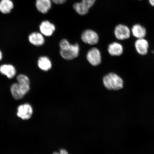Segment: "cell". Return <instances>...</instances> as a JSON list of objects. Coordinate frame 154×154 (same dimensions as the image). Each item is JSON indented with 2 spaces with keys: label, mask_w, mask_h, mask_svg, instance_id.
<instances>
[{
  "label": "cell",
  "mask_w": 154,
  "mask_h": 154,
  "mask_svg": "<svg viewBox=\"0 0 154 154\" xmlns=\"http://www.w3.org/2000/svg\"><path fill=\"white\" fill-rule=\"evenodd\" d=\"M19 88L24 96L29 91L30 81L27 76L23 74L19 75L17 77Z\"/></svg>",
  "instance_id": "cell-8"
},
{
  "label": "cell",
  "mask_w": 154,
  "mask_h": 154,
  "mask_svg": "<svg viewBox=\"0 0 154 154\" xmlns=\"http://www.w3.org/2000/svg\"><path fill=\"white\" fill-rule=\"evenodd\" d=\"M11 94L15 99L20 100L23 97L24 95L21 92L18 83L13 84L11 86Z\"/></svg>",
  "instance_id": "cell-18"
},
{
  "label": "cell",
  "mask_w": 154,
  "mask_h": 154,
  "mask_svg": "<svg viewBox=\"0 0 154 154\" xmlns=\"http://www.w3.org/2000/svg\"><path fill=\"white\" fill-rule=\"evenodd\" d=\"M53 154H69L66 150L64 149H61L59 153L55 152Z\"/></svg>",
  "instance_id": "cell-22"
},
{
  "label": "cell",
  "mask_w": 154,
  "mask_h": 154,
  "mask_svg": "<svg viewBox=\"0 0 154 154\" xmlns=\"http://www.w3.org/2000/svg\"><path fill=\"white\" fill-rule=\"evenodd\" d=\"M108 51L109 54L112 56H120L123 53L124 48L121 44L114 42L109 44Z\"/></svg>",
  "instance_id": "cell-11"
},
{
  "label": "cell",
  "mask_w": 154,
  "mask_h": 154,
  "mask_svg": "<svg viewBox=\"0 0 154 154\" xmlns=\"http://www.w3.org/2000/svg\"><path fill=\"white\" fill-rule=\"evenodd\" d=\"M32 111L31 106L28 103L24 104L19 106L17 114L23 120H28L31 117Z\"/></svg>",
  "instance_id": "cell-6"
},
{
  "label": "cell",
  "mask_w": 154,
  "mask_h": 154,
  "mask_svg": "<svg viewBox=\"0 0 154 154\" xmlns=\"http://www.w3.org/2000/svg\"><path fill=\"white\" fill-rule=\"evenodd\" d=\"M96 0H81L82 2L90 9L95 4Z\"/></svg>",
  "instance_id": "cell-19"
},
{
  "label": "cell",
  "mask_w": 154,
  "mask_h": 154,
  "mask_svg": "<svg viewBox=\"0 0 154 154\" xmlns=\"http://www.w3.org/2000/svg\"><path fill=\"white\" fill-rule=\"evenodd\" d=\"M70 45V44L66 39H63L61 40L60 43V49H63L65 48L68 47Z\"/></svg>",
  "instance_id": "cell-20"
},
{
  "label": "cell",
  "mask_w": 154,
  "mask_h": 154,
  "mask_svg": "<svg viewBox=\"0 0 154 154\" xmlns=\"http://www.w3.org/2000/svg\"><path fill=\"white\" fill-rule=\"evenodd\" d=\"M87 59L90 64L94 66H97L101 63V57L100 52L97 48L90 49L87 55Z\"/></svg>",
  "instance_id": "cell-5"
},
{
  "label": "cell",
  "mask_w": 154,
  "mask_h": 154,
  "mask_svg": "<svg viewBox=\"0 0 154 154\" xmlns=\"http://www.w3.org/2000/svg\"><path fill=\"white\" fill-rule=\"evenodd\" d=\"M55 29V25L48 20L43 21L40 26V32L42 34L47 36L52 35Z\"/></svg>",
  "instance_id": "cell-9"
},
{
  "label": "cell",
  "mask_w": 154,
  "mask_h": 154,
  "mask_svg": "<svg viewBox=\"0 0 154 154\" xmlns=\"http://www.w3.org/2000/svg\"><path fill=\"white\" fill-rule=\"evenodd\" d=\"M29 40L32 45L40 46L43 45L45 42L43 36L41 34L35 32L30 35Z\"/></svg>",
  "instance_id": "cell-13"
},
{
  "label": "cell",
  "mask_w": 154,
  "mask_h": 154,
  "mask_svg": "<svg viewBox=\"0 0 154 154\" xmlns=\"http://www.w3.org/2000/svg\"><path fill=\"white\" fill-rule=\"evenodd\" d=\"M134 47L137 52L140 55L144 56L147 55L149 49V43L144 38H139L135 42Z\"/></svg>",
  "instance_id": "cell-7"
},
{
  "label": "cell",
  "mask_w": 154,
  "mask_h": 154,
  "mask_svg": "<svg viewBox=\"0 0 154 154\" xmlns=\"http://www.w3.org/2000/svg\"><path fill=\"white\" fill-rule=\"evenodd\" d=\"M36 7L38 11L42 14H46L52 7L51 0H36Z\"/></svg>",
  "instance_id": "cell-10"
},
{
  "label": "cell",
  "mask_w": 154,
  "mask_h": 154,
  "mask_svg": "<svg viewBox=\"0 0 154 154\" xmlns=\"http://www.w3.org/2000/svg\"><path fill=\"white\" fill-rule=\"evenodd\" d=\"M105 87L109 90H120L124 87V82L122 78L114 73H109L103 78Z\"/></svg>",
  "instance_id": "cell-1"
},
{
  "label": "cell",
  "mask_w": 154,
  "mask_h": 154,
  "mask_svg": "<svg viewBox=\"0 0 154 154\" xmlns=\"http://www.w3.org/2000/svg\"><path fill=\"white\" fill-rule=\"evenodd\" d=\"M2 58V55L1 52L0 51V61L1 60Z\"/></svg>",
  "instance_id": "cell-24"
},
{
  "label": "cell",
  "mask_w": 154,
  "mask_h": 154,
  "mask_svg": "<svg viewBox=\"0 0 154 154\" xmlns=\"http://www.w3.org/2000/svg\"><path fill=\"white\" fill-rule=\"evenodd\" d=\"M14 8V5L11 0H1L0 2V11L3 14L10 13Z\"/></svg>",
  "instance_id": "cell-15"
},
{
  "label": "cell",
  "mask_w": 154,
  "mask_h": 154,
  "mask_svg": "<svg viewBox=\"0 0 154 154\" xmlns=\"http://www.w3.org/2000/svg\"><path fill=\"white\" fill-rule=\"evenodd\" d=\"M80 48L78 44H71L64 49H60V53L63 58L66 60H72L78 57Z\"/></svg>",
  "instance_id": "cell-2"
},
{
  "label": "cell",
  "mask_w": 154,
  "mask_h": 154,
  "mask_svg": "<svg viewBox=\"0 0 154 154\" xmlns=\"http://www.w3.org/2000/svg\"><path fill=\"white\" fill-rule=\"evenodd\" d=\"M149 4L152 6L154 7V0H149Z\"/></svg>",
  "instance_id": "cell-23"
},
{
  "label": "cell",
  "mask_w": 154,
  "mask_h": 154,
  "mask_svg": "<svg viewBox=\"0 0 154 154\" xmlns=\"http://www.w3.org/2000/svg\"><path fill=\"white\" fill-rule=\"evenodd\" d=\"M38 65L42 70L48 71L51 68V61L49 58L46 57H42L39 58L38 61Z\"/></svg>",
  "instance_id": "cell-16"
},
{
  "label": "cell",
  "mask_w": 154,
  "mask_h": 154,
  "mask_svg": "<svg viewBox=\"0 0 154 154\" xmlns=\"http://www.w3.org/2000/svg\"><path fill=\"white\" fill-rule=\"evenodd\" d=\"M81 37L83 42L90 45H95L99 40L97 34L91 29L85 30L82 34Z\"/></svg>",
  "instance_id": "cell-4"
},
{
  "label": "cell",
  "mask_w": 154,
  "mask_h": 154,
  "mask_svg": "<svg viewBox=\"0 0 154 154\" xmlns=\"http://www.w3.org/2000/svg\"><path fill=\"white\" fill-rule=\"evenodd\" d=\"M54 3L57 5H62L65 3L66 0H51Z\"/></svg>",
  "instance_id": "cell-21"
},
{
  "label": "cell",
  "mask_w": 154,
  "mask_h": 154,
  "mask_svg": "<svg viewBox=\"0 0 154 154\" xmlns=\"http://www.w3.org/2000/svg\"><path fill=\"white\" fill-rule=\"evenodd\" d=\"M114 34L117 39L123 40L128 39L130 38L131 31L129 28L126 25L120 24L115 27Z\"/></svg>",
  "instance_id": "cell-3"
},
{
  "label": "cell",
  "mask_w": 154,
  "mask_h": 154,
  "mask_svg": "<svg viewBox=\"0 0 154 154\" xmlns=\"http://www.w3.org/2000/svg\"><path fill=\"white\" fill-rule=\"evenodd\" d=\"M0 73L9 79L13 78L16 74L15 67L11 65H3L0 66Z\"/></svg>",
  "instance_id": "cell-14"
},
{
  "label": "cell",
  "mask_w": 154,
  "mask_h": 154,
  "mask_svg": "<svg viewBox=\"0 0 154 154\" xmlns=\"http://www.w3.org/2000/svg\"><path fill=\"white\" fill-rule=\"evenodd\" d=\"M131 31L133 35L137 39L144 38L147 33L146 28L139 24L134 25L132 26Z\"/></svg>",
  "instance_id": "cell-12"
},
{
  "label": "cell",
  "mask_w": 154,
  "mask_h": 154,
  "mask_svg": "<svg viewBox=\"0 0 154 154\" xmlns=\"http://www.w3.org/2000/svg\"><path fill=\"white\" fill-rule=\"evenodd\" d=\"M73 8L75 11L79 14L84 15L87 14L89 11L90 8L86 5L82 3V2H76L74 3L73 5Z\"/></svg>",
  "instance_id": "cell-17"
}]
</instances>
